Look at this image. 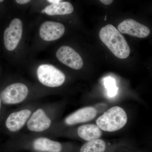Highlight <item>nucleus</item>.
<instances>
[{
    "instance_id": "18",
    "label": "nucleus",
    "mask_w": 152,
    "mask_h": 152,
    "mask_svg": "<svg viewBox=\"0 0 152 152\" xmlns=\"http://www.w3.org/2000/svg\"><path fill=\"white\" fill-rule=\"evenodd\" d=\"M101 2L105 5H110L111 4L113 0H100Z\"/></svg>"
},
{
    "instance_id": "10",
    "label": "nucleus",
    "mask_w": 152,
    "mask_h": 152,
    "mask_svg": "<svg viewBox=\"0 0 152 152\" xmlns=\"http://www.w3.org/2000/svg\"><path fill=\"white\" fill-rule=\"evenodd\" d=\"M96 110L93 107H86L78 110L66 118L65 123L69 126L87 122L94 118L97 115Z\"/></svg>"
},
{
    "instance_id": "2",
    "label": "nucleus",
    "mask_w": 152,
    "mask_h": 152,
    "mask_svg": "<svg viewBox=\"0 0 152 152\" xmlns=\"http://www.w3.org/2000/svg\"><path fill=\"white\" fill-rule=\"evenodd\" d=\"M127 120L124 110L118 106H115L104 112L97 119L96 123L101 130L113 132L124 127Z\"/></svg>"
},
{
    "instance_id": "23",
    "label": "nucleus",
    "mask_w": 152,
    "mask_h": 152,
    "mask_svg": "<svg viewBox=\"0 0 152 152\" xmlns=\"http://www.w3.org/2000/svg\"><path fill=\"white\" fill-rule=\"evenodd\" d=\"M106 18H107V15H106L105 18V19H104L105 20H106Z\"/></svg>"
},
{
    "instance_id": "6",
    "label": "nucleus",
    "mask_w": 152,
    "mask_h": 152,
    "mask_svg": "<svg viewBox=\"0 0 152 152\" xmlns=\"http://www.w3.org/2000/svg\"><path fill=\"white\" fill-rule=\"evenodd\" d=\"M56 55L61 62L74 69H80L83 66L81 57L71 47L67 46L61 47Z\"/></svg>"
},
{
    "instance_id": "5",
    "label": "nucleus",
    "mask_w": 152,
    "mask_h": 152,
    "mask_svg": "<svg viewBox=\"0 0 152 152\" xmlns=\"http://www.w3.org/2000/svg\"><path fill=\"white\" fill-rule=\"evenodd\" d=\"M23 34V23L18 18L12 20L4 33V42L6 48L9 51L16 49L20 41Z\"/></svg>"
},
{
    "instance_id": "22",
    "label": "nucleus",
    "mask_w": 152,
    "mask_h": 152,
    "mask_svg": "<svg viewBox=\"0 0 152 152\" xmlns=\"http://www.w3.org/2000/svg\"><path fill=\"white\" fill-rule=\"evenodd\" d=\"M4 1V0H0V2H3Z\"/></svg>"
},
{
    "instance_id": "14",
    "label": "nucleus",
    "mask_w": 152,
    "mask_h": 152,
    "mask_svg": "<svg viewBox=\"0 0 152 152\" xmlns=\"http://www.w3.org/2000/svg\"><path fill=\"white\" fill-rule=\"evenodd\" d=\"M78 135L81 138L87 141L99 139L102 135V130L96 125H83L79 127Z\"/></svg>"
},
{
    "instance_id": "3",
    "label": "nucleus",
    "mask_w": 152,
    "mask_h": 152,
    "mask_svg": "<svg viewBox=\"0 0 152 152\" xmlns=\"http://www.w3.org/2000/svg\"><path fill=\"white\" fill-rule=\"evenodd\" d=\"M37 76L39 80L43 85L51 88L60 86L66 80L64 73L50 64L40 66L38 68Z\"/></svg>"
},
{
    "instance_id": "19",
    "label": "nucleus",
    "mask_w": 152,
    "mask_h": 152,
    "mask_svg": "<svg viewBox=\"0 0 152 152\" xmlns=\"http://www.w3.org/2000/svg\"><path fill=\"white\" fill-rule=\"evenodd\" d=\"M48 1H49V2L51 3H55L61 1H62V0H47Z\"/></svg>"
},
{
    "instance_id": "4",
    "label": "nucleus",
    "mask_w": 152,
    "mask_h": 152,
    "mask_svg": "<svg viewBox=\"0 0 152 152\" xmlns=\"http://www.w3.org/2000/svg\"><path fill=\"white\" fill-rule=\"evenodd\" d=\"M28 89L26 85L17 83L10 85L2 92L1 99L6 104H17L23 102L27 97Z\"/></svg>"
},
{
    "instance_id": "12",
    "label": "nucleus",
    "mask_w": 152,
    "mask_h": 152,
    "mask_svg": "<svg viewBox=\"0 0 152 152\" xmlns=\"http://www.w3.org/2000/svg\"><path fill=\"white\" fill-rule=\"evenodd\" d=\"M33 146L36 151L41 152H60L62 150V146L59 142L45 137L36 139Z\"/></svg>"
},
{
    "instance_id": "21",
    "label": "nucleus",
    "mask_w": 152,
    "mask_h": 152,
    "mask_svg": "<svg viewBox=\"0 0 152 152\" xmlns=\"http://www.w3.org/2000/svg\"><path fill=\"white\" fill-rule=\"evenodd\" d=\"M1 98H0V110H1Z\"/></svg>"
},
{
    "instance_id": "16",
    "label": "nucleus",
    "mask_w": 152,
    "mask_h": 152,
    "mask_svg": "<svg viewBox=\"0 0 152 152\" xmlns=\"http://www.w3.org/2000/svg\"><path fill=\"white\" fill-rule=\"evenodd\" d=\"M104 83L109 96L113 97L117 94L118 88L116 86L115 79L107 77L104 79Z\"/></svg>"
},
{
    "instance_id": "11",
    "label": "nucleus",
    "mask_w": 152,
    "mask_h": 152,
    "mask_svg": "<svg viewBox=\"0 0 152 152\" xmlns=\"http://www.w3.org/2000/svg\"><path fill=\"white\" fill-rule=\"evenodd\" d=\"M31 112L29 110H23L12 113L6 121L7 128L12 132H16L22 129L31 115Z\"/></svg>"
},
{
    "instance_id": "17",
    "label": "nucleus",
    "mask_w": 152,
    "mask_h": 152,
    "mask_svg": "<svg viewBox=\"0 0 152 152\" xmlns=\"http://www.w3.org/2000/svg\"><path fill=\"white\" fill-rule=\"evenodd\" d=\"M17 3L20 4H25L29 2L31 0H15Z\"/></svg>"
},
{
    "instance_id": "1",
    "label": "nucleus",
    "mask_w": 152,
    "mask_h": 152,
    "mask_svg": "<svg viewBox=\"0 0 152 152\" xmlns=\"http://www.w3.org/2000/svg\"><path fill=\"white\" fill-rule=\"evenodd\" d=\"M100 39L117 58H127L130 54V49L124 36L112 25H107L101 29Z\"/></svg>"
},
{
    "instance_id": "15",
    "label": "nucleus",
    "mask_w": 152,
    "mask_h": 152,
    "mask_svg": "<svg viewBox=\"0 0 152 152\" xmlns=\"http://www.w3.org/2000/svg\"><path fill=\"white\" fill-rule=\"evenodd\" d=\"M106 143L100 139L93 140L86 143L82 146L80 152H104Z\"/></svg>"
},
{
    "instance_id": "20",
    "label": "nucleus",
    "mask_w": 152,
    "mask_h": 152,
    "mask_svg": "<svg viewBox=\"0 0 152 152\" xmlns=\"http://www.w3.org/2000/svg\"><path fill=\"white\" fill-rule=\"evenodd\" d=\"M42 13H45V10H44V9H43V10H42Z\"/></svg>"
},
{
    "instance_id": "8",
    "label": "nucleus",
    "mask_w": 152,
    "mask_h": 152,
    "mask_svg": "<svg viewBox=\"0 0 152 152\" xmlns=\"http://www.w3.org/2000/svg\"><path fill=\"white\" fill-rule=\"evenodd\" d=\"M65 31L64 26L61 23L46 21L41 25L39 35L45 41H53L60 39Z\"/></svg>"
},
{
    "instance_id": "9",
    "label": "nucleus",
    "mask_w": 152,
    "mask_h": 152,
    "mask_svg": "<svg viewBox=\"0 0 152 152\" xmlns=\"http://www.w3.org/2000/svg\"><path fill=\"white\" fill-rule=\"evenodd\" d=\"M51 124L50 119L43 110L39 109L33 114L28 121L27 127L30 131L39 132L49 129Z\"/></svg>"
},
{
    "instance_id": "13",
    "label": "nucleus",
    "mask_w": 152,
    "mask_h": 152,
    "mask_svg": "<svg viewBox=\"0 0 152 152\" xmlns=\"http://www.w3.org/2000/svg\"><path fill=\"white\" fill-rule=\"evenodd\" d=\"M45 13L49 15H69L74 11L72 5L68 2L52 3L44 9Z\"/></svg>"
},
{
    "instance_id": "7",
    "label": "nucleus",
    "mask_w": 152,
    "mask_h": 152,
    "mask_svg": "<svg viewBox=\"0 0 152 152\" xmlns=\"http://www.w3.org/2000/svg\"><path fill=\"white\" fill-rule=\"evenodd\" d=\"M120 32L140 38L146 37L151 31L148 27L132 19H127L120 23L118 27Z\"/></svg>"
}]
</instances>
